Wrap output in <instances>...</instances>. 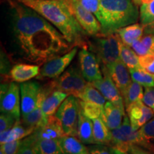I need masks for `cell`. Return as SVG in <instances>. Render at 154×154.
<instances>
[{
    "label": "cell",
    "instance_id": "1",
    "mask_svg": "<svg viewBox=\"0 0 154 154\" xmlns=\"http://www.w3.org/2000/svg\"><path fill=\"white\" fill-rule=\"evenodd\" d=\"M11 6L12 34L24 59L42 64L72 49L63 34L36 11L19 2Z\"/></svg>",
    "mask_w": 154,
    "mask_h": 154
},
{
    "label": "cell",
    "instance_id": "2",
    "mask_svg": "<svg viewBox=\"0 0 154 154\" xmlns=\"http://www.w3.org/2000/svg\"><path fill=\"white\" fill-rule=\"evenodd\" d=\"M54 25L72 47L87 48V34L61 0H18Z\"/></svg>",
    "mask_w": 154,
    "mask_h": 154
},
{
    "label": "cell",
    "instance_id": "3",
    "mask_svg": "<svg viewBox=\"0 0 154 154\" xmlns=\"http://www.w3.org/2000/svg\"><path fill=\"white\" fill-rule=\"evenodd\" d=\"M101 35L114 34L119 29L137 23L140 11L133 0H99Z\"/></svg>",
    "mask_w": 154,
    "mask_h": 154
},
{
    "label": "cell",
    "instance_id": "4",
    "mask_svg": "<svg viewBox=\"0 0 154 154\" xmlns=\"http://www.w3.org/2000/svg\"><path fill=\"white\" fill-rule=\"evenodd\" d=\"M112 139L109 146L113 154H122L129 152L130 147L137 145L149 152L154 149V144L146 140L139 130H135L131 124L128 116H125L122 124L116 129L111 130Z\"/></svg>",
    "mask_w": 154,
    "mask_h": 154
},
{
    "label": "cell",
    "instance_id": "5",
    "mask_svg": "<svg viewBox=\"0 0 154 154\" xmlns=\"http://www.w3.org/2000/svg\"><path fill=\"white\" fill-rule=\"evenodd\" d=\"M88 82L83 76L79 69L70 67L61 76L50 83L52 89L59 90L69 96H74L79 99Z\"/></svg>",
    "mask_w": 154,
    "mask_h": 154
},
{
    "label": "cell",
    "instance_id": "6",
    "mask_svg": "<svg viewBox=\"0 0 154 154\" xmlns=\"http://www.w3.org/2000/svg\"><path fill=\"white\" fill-rule=\"evenodd\" d=\"M101 36L96 40L94 50L102 67H107L120 59L121 40L117 33Z\"/></svg>",
    "mask_w": 154,
    "mask_h": 154
},
{
    "label": "cell",
    "instance_id": "7",
    "mask_svg": "<svg viewBox=\"0 0 154 154\" xmlns=\"http://www.w3.org/2000/svg\"><path fill=\"white\" fill-rule=\"evenodd\" d=\"M79 111V99L71 95L63 101L56 113L66 135L77 137Z\"/></svg>",
    "mask_w": 154,
    "mask_h": 154
},
{
    "label": "cell",
    "instance_id": "8",
    "mask_svg": "<svg viewBox=\"0 0 154 154\" xmlns=\"http://www.w3.org/2000/svg\"><path fill=\"white\" fill-rule=\"evenodd\" d=\"M68 7L74 18L88 35L97 36L101 34V26L93 13L84 9L78 0H61Z\"/></svg>",
    "mask_w": 154,
    "mask_h": 154
},
{
    "label": "cell",
    "instance_id": "9",
    "mask_svg": "<svg viewBox=\"0 0 154 154\" xmlns=\"http://www.w3.org/2000/svg\"><path fill=\"white\" fill-rule=\"evenodd\" d=\"M77 53V47L72 48L68 52L54 59H50L43 63L40 68L38 79H53L61 76L69 66Z\"/></svg>",
    "mask_w": 154,
    "mask_h": 154
},
{
    "label": "cell",
    "instance_id": "10",
    "mask_svg": "<svg viewBox=\"0 0 154 154\" xmlns=\"http://www.w3.org/2000/svg\"><path fill=\"white\" fill-rule=\"evenodd\" d=\"M0 109L2 113L11 115L17 120H20L22 115L20 87L17 84L11 82L4 89L2 88Z\"/></svg>",
    "mask_w": 154,
    "mask_h": 154
},
{
    "label": "cell",
    "instance_id": "11",
    "mask_svg": "<svg viewBox=\"0 0 154 154\" xmlns=\"http://www.w3.org/2000/svg\"><path fill=\"white\" fill-rule=\"evenodd\" d=\"M79 61L81 72L88 82L92 83L103 78L99 59L95 54L88 51L87 48H82L79 52Z\"/></svg>",
    "mask_w": 154,
    "mask_h": 154
},
{
    "label": "cell",
    "instance_id": "12",
    "mask_svg": "<svg viewBox=\"0 0 154 154\" xmlns=\"http://www.w3.org/2000/svg\"><path fill=\"white\" fill-rule=\"evenodd\" d=\"M102 72L103 74V78L92 82L91 84L101 92L106 101L111 102L116 106L120 108L121 110L125 111L126 109L124 99L120 91L116 86L109 73L106 71H102Z\"/></svg>",
    "mask_w": 154,
    "mask_h": 154
},
{
    "label": "cell",
    "instance_id": "13",
    "mask_svg": "<svg viewBox=\"0 0 154 154\" xmlns=\"http://www.w3.org/2000/svg\"><path fill=\"white\" fill-rule=\"evenodd\" d=\"M22 117L34 110L38 104L42 88L35 82H26L19 85Z\"/></svg>",
    "mask_w": 154,
    "mask_h": 154
},
{
    "label": "cell",
    "instance_id": "14",
    "mask_svg": "<svg viewBox=\"0 0 154 154\" xmlns=\"http://www.w3.org/2000/svg\"><path fill=\"white\" fill-rule=\"evenodd\" d=\"M102 71H106L109 73L121 95L124 96L128 86L133 82L129 69L119 59L110 66L102 67Z\"/></svg>",
    "mask_w": 154,
    "mask_h": 154
},
{
    "label": "cell",
    "instance_id": "15",
    "mask_svg": "<svg viewBox=\"0 0 154 154\" xmlns=\"http://www.w3.org/2000/svg\"><path fill=\"white\" fill-rule=\"evenodd\" d=\"M126 111L131 124L135 130H139L154 116V111L146 106L143 101L135 103Z\"/></svg>",
    "mask_w": 154,
    "mask_h": 154
},
{
    "label": "cell",
    "instance_id": "16",
    "mask_svg": "<svg viewBox=\"0 0 154 154\" xmlns=\"http://www.w3.org/2000/svg\"><path fill=\"white\" fill-rule=\"evenodd\" d=\"M33 134L38 139H59L66 135L56 115L48 116L46 124L34 131Z\"/></svg>",
    "mask_w": 154,
    "mask_h": 154
},
{
    "label": "cell",
    "instance_id": "17",
    "mask_svg": "<svg viewBox=\"0 0 154 154\" xmlns=\"http://www.w3.org/2000/svg\"><path fill=\"white\" fill-rule=\"evenodd\" d=\"M48 91H49V88L48 89L42 88L36 107L34 111L22 118V122L23 124L29 128H32L34 131L44 126L47 121L48 116H45L42 111V105Z\"/></svg>",
    "mask_w": 154,
    "mask_h": 154
},
{
    "label": "cell",
    "instance_id": "18",
    "mask_svg": "<svg viewBox=\"0 0 154 154\" xmlns=\"http://www.w3.org/2000/svg\"><path fill=\"white\" fill-rule=\"evenodd\" d=\"M68 96V94L64 92L52 89L49 86V91L42 102V109L43 113L47 116L54 115L61 103Z\"/></svg>",
    "mask_w": 154,
    "mask_h": 154
},
{
    "label": "cell",
    "instance_id": "19",
    "mask_svg": "<svg viewBox=\"0 0 154 154\" xmlns=\"http://www.w3.org/2000/svg\"><path fill=\"white\" fill-rule=\"evenodd\" d=\"M125 111L110 101L106 102L101 119L110 130H113L122 124L125 116Z\"/></svg>",
    "mask_w": 154,
    "mask_h": 154
},
{
    "label": "cell",
    "instance_id": "20",
    "mask_svg": "<svg viewBox=\"0 0 154 154\" xmlns=\"http://www.w3.org/2000/svg\"><path fill=\"white\" fill-rule=\"evenodd\" d=\"M40 72L38 65L18 63L14 65L10 71V77L12 81L23 83L37 77Z\"/></svg>",
    "mask_w": 154,
    "mask_h": 154
},
{
    "label": "cell",
    "instance_id": "21",
    "mask_svg": "<svg viewBox=\"0 0 154 154\" xmlns=\"http://www.w3.org/2000/svg\"><path fill=\"white\" fill-rule=\"evenodd\" d=\"M77 138L84 144H96L94 136L93 121L83 113L81 108L77 129Z\"/></svg>",
    "mask_w": 154,
    "mask_h": 154
},
{
    "label": "cell",
    "instance_id": "22",
    "mask_svg": "<svg viewBox=\"0 0 154 154\" xmlns=\"http://www.w3.org/2000/svg\"><path fill=\"white\" fill-rule=\"evenodd\" d=\"M34 131V129L26 126L19 120L10 129L0 133V144L16 140H22L23 138L32 134Z\"/></svg>",
    "mask_w": 154,
    "mask_h": 154
},
{
    "label": "cell",
    "instance_id": "23",
    "mask_svg": "<svg viewBox=\"0 0 154 154\" xmlns=\"http://www.w3.org/2000/svg\"><path fill=\"white\" fill-rule=\"evenodd\" d=\"M116 33L118 34L121 42L124 44L131 47L134 42L139 40L144 34V26L135 23L119 29Z\"/></svg>",
    "mask_w": 154,
    "mask_h": 154
},
{
    "label": "cell",
    "instance_id": "24",
    "mask_svg": "<svg viewBox=\"0 0 154 154\" xmlns=\"http://www.w3.org/2000/svg\"><path fill=\"white\" fill-rule=\"evenodd\" d=\"M59 142L66 154H90L88 147L76 136L65 135Z\"/></svg>",
    "mask_w": 154,
    "mask_h": 154
},
{
    "label": "cell",
    "instance_id": "25",
    "mask_svg": "<svg viewBox=\"0 0 154 154\" xmlns=\"http://www.w3.org/2000/svg\"><path fill=\"white\" fill-rule=\"evenodd\" d=\"M94 136L96 144L109 146L112 139L111 130L106 126L101 118L94 119Z\"/></svg>",
    "mask_w": 154,
    "mask_h": 154
},
{
    "label": "cell",
    "instance_id": "26",
    "mask_svg": "<svg viewBox=\"0 0 154 154\" xmlns=\"http://www.w3.org/2000/svg\"><path fill=\"white\" fill-rule=\"evenodd\" d=\"M143 86L137 82H132L130 86H128L126 94L123 96L126 110L135 103L143 101Z\"/></svg>",
    "mask_w": 154,
    "mask_h": 154
},
{
    "label": "cell",
    "instance_id": "27",
    "mask_svg": "<svg viewBox=\"0 0 154 154\" xmlns=\"http://www.w3.org/2000/svg\"><path fill=\"white\" fill-rule=\"evenodd\" d=\"M120 59L128 69L141 68L139 63V56L131 47L121 42L120 48Z\"/></svg>",
    "mask_w": 154,
    "mask_h": 154
},
{
    "label": "cell",
    "instance_id": "28",
    "mask_svg": "<svg viewBox=\"0 0 154 154\" xmlns=\"http://www.w3.org/2000/svg\"><path fill=\"white\" fill-rule=\"evenodd\" d=\"M79 99L84 101L96 103V104L102 106H104L106 102L107 101L101 94V92L97 88L94 87L91 83L89 82L81 95Z\"/></svg>",
    "mask_w": 154,
    "mask_h": 154
},
{
    "label": "cell",
    "instance_id": "29",
    "mask_svg": "<svg viewBox=\"0 0 154 154\" xmlns=\"http://www.w3.org/2000/svg\"><path fill=\"white\" fill-rule=\"evenodd\" d=\"M39 154H66L59 139H38Z\"/></svg>",
    "mask_w": 154,
    "mask_h": 154
},
{
    "label": "cell",
    "instance_id": "30",
    "mask_svg": "<svg viewBox=\"0 0 154 154\" xmlns=\"http://www.w3.org/2000/svg\"><path fill=\"white\" fill-rule=\"evenodd\" d=\"M129 72L133 82H137L144 88L154 86V74L142 68L130 69Z\"/></svg>",
    "mask_w": 154,
    "mask_h": 154
},
{
    "label": "cell",
    "instance_id": "31",
    "mask_svg": "<svg viewBox=\"0 0 154 154\" xmlns=\"http://www.w3.org/2000/svg\"><path fill=\"white\" fill-rule=\"evenodd\" d=\"M17 154H39L38 138L33 133L22 140L21 146Z\"/></svg>",
    "mask_w": 154,
    "mask_h": 154
},
{
    "label": "cell",
    "instance_id": "32",
    "mask_svg": "<svg viewBox=\"0 0 154 154\" xmlns=\"http://www.w3.org/2000/svg\"><path fill=\"white\" fill-rule=\"evenodd\" d=\"M80 108L83 113L91 120L101 118L103 111V106L91 102L84 101L79 99Z\"/></svg>",
    "mask_w": 154,
    "mask_h": 154
},
{
    "label": "cell",
    "instance_id": "33",
    "mask_svg": "<svg viewBox=\"0 0 154 154\" xmlns=\"http://www.w3.org/2000/svg\"><path fill=\"white\" fill-rule=\"evenodd\" d=\"M139 20L143 26L154 22V0L140 6Z\"/></svg>",
    "mask_w": 154,
    "mask_h": 154
},
{
    "label": "cell",
    "instance_id": "34",
    "mask_svg": "<svg viewBox=\"0 0 154 154\" xmlns=\"http://www.w3.org/2000/svg\"><path fill=\"white\" fill-rule=\"evenodd\" d=\"M19 120H17L13 116L2 113L0 116V133L10 129Z\"/></svg>",
    "mask_w": 154,
    "mask_h": 154
},
{
    "label": "cell",
    "instance_id": "35",
    "mask_svg": "<svg viewBox=\"0 0 154 154\" xmlns=\"http://www.w3.org/2000/svg\"><path fill=\"white\" fill-rule=\"evenodd\" d=\"M22 140H16L1 144L0 154H17L21 146Z\"/></svg>",
    "mask_w": 154,
    "mask_h": 154
},
{
    "label": "cell",
    "instance_id": "36",
    "mask_svg": "<svg viewBox=\"0 0 154 154\" xmlns=\"http://www.w3.org/2000/svg\"><path fill=\"white\" fill-rule=\"evenodd\" d=\"M78 2L84 9L93 13L98 19L99 16V0H78Z\"/></svg>",
    "mask_w": 154,
    "mask_h": 154
},
{
    "label": "cell",
    "instance_id": "37",
    "mask_svg": "<svg viewBox=\"0 0 154 154\" xmlns=\"http://www.w3.org/2000/svg\"><path fill=\"white\" fill-rule=\"evenodd\" d=\"M139 131L146 140L154 141V116L140 128Z\"/></svg>",
    "mask_w": 154,
    "mask_h": 154
},
{
    "label": "cell",
    "instance_id": "38",
    "mask_svg": "<svg viewBox=\"0 0 154 154\" xmlns=\"http://www.w3.org/2000/svg\"><path fill=\"white\" fill-rule=\"evenodd\" d=\"M139 63L142 69L154 74V55L148 54L139 57Z\"/></svg>",
    "mask_w": 154,
    "mask_h": 154
},
{
    "label": "cell",
    "instance_id": "39",
    "mask_svg": "<svg viewBox=\"0 0 154 154\" xmlns=\"http://www.w3.org/2000/svg\"><path fill=\"white\" fill-rule=\"evenodd\" d=\"M88 149L90 154H113L110 146L103 144H91Z\"/></svg>",
    "mask_w": 154,
    "mask_h": 154
},
{
    "label": "cell",
    "instance_id": "40",
    "mask_svg": "<svg viewBox=\"0 0 154 154\" xmlns=\"http://www.w3.org/2000/svg\"><path fill=\"white\" fill-rule=\"evenodd\" d=\"M143 102L154 111V86L145 87Z\"/></svg>",
    "mask_w": 154,
    "mask_h": 154
},
{
    "label": "cell",
    "instance_id": "41",
    "mask_svg": "<svg viewBox=\"0 0 154 154\" xmlns=\"http://www.w3.org/2000/svg\"><path fill=\"white\" fill-rule=\"evenodd\" d=\"M140 40L144 44L149 54L154 55V34H143Z\"/></svg>",
    "mask_w": 154,
    "mask_h": 154
},
{
    "label": "cell",
    "instance_id": "42",
    "mask_svg": "<svg viewBox=\"0 0 154 154\" xmlns=\"http://www.w3.org/2000/svg\"><path fill=\"white\" fill-rule=\"evenodd\" d=\"M129 152L131 154H151L148 150L137 145H133L131 146Z\"/></svg>",
    "mask_w": 154,
    "mask_h": 154
},
{
    "label": "cell",
    "instance_id": "43",
    "mask_svg": "<svg viewBox=\"0 0 154 154\" xmlns=\"http://www.w3.org/2000/svg\"><path fill=\"white\" fill-rule=\"evenodd\" d=\"M144 34H154V22L144 26Z\"/></svg>",
    "mask_w": 154,
    "mask_h": 154
},
{
    "label": "cell",
    "instance_id": "44",
    "mask_svg": "<svg viewBox=\"0 0 154 154\" xmlns=\"http://www.w3.org/2000/svg\"><path fill=\"white\" fill-rule=\"evenodd\" d=\"M133 1H134L135 5H137L138 7H140V0H133Z\"/></svg>",
    "mask_w": 154,
    "mask_h": 154
},
{
    "label": "cell",
    "instance_id": "45",
    "mask_svg": "<svg viewBox=\"0 0 154 154\" xmlns=\"http://www.w3.org/2000/svg\"><path fill=\"white\" fill-rule=\"evenodd\" d=\"M150 153H151V154H154V149L152 150V151L150 152Z\"/></svg>",
    "mask_w": 154,
    "mask_h": 154
},
{
    "label": "cell",
    "instance_id": "46",
    "mask_svg": "<svg viewBox=\"0 0 154 154\" xmlns=\"http://www.w3.org/2000/svg\"><path fill=\"white\" fill-rule=\"evenodd\" d=\"M122 154H129L128 153V152H127V153H122Z\"/></svg>",
    "mask_w": 154,
    "mask_h": 154
}]
</instances>
